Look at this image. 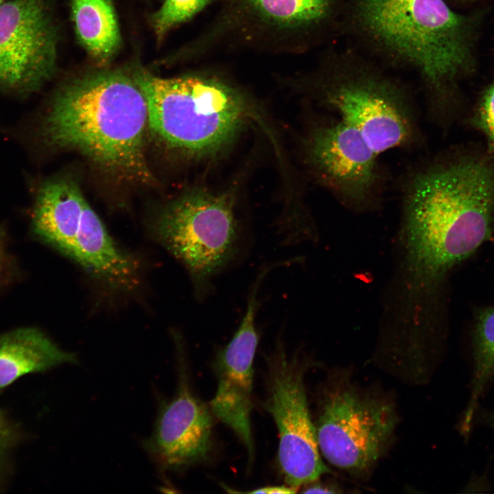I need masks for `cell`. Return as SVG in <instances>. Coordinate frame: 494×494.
Listing matches in <instances>:
<instances>
[{
  "label": "cell",
  "mask_w": 494,
  "mask_h": 494,
  "mask_svg": "<svg viewBox=\"0 0 494 494\" xmlns=\"http://www.w3.org/2000/svg\"><path fill=\"white\" fill-rule=\"evenodd\" d=\"M132 78L146 102L149 129L167 148L189 156L220 152L248 115L242 91L213 69L171 78L137 71Z\"/></svg>",
  "instance_id": "obj_5"
},
{
  "label": "cell",
  "mask_w": 494,
  "mask_h": 494,
  "mask_svg": "<svg viewBox=\"0 0 494 494\" xmlns=\"http://www.w3.org/2000/svg\"><path fill=\"white\" fill-rule=\"evenodd\" d=\"M263 279L257 277L248 298L246 312L231 341L218 352L215 368L217 388L210 402L213 413L231 427L245 445L249 458L253 453L250 426L252 408L253 360L259 342L255 318L258 294Z\"/></svg>",
  "instance_id": "obj_12"
},
{
  "label": "cell",
  "mask_w": 494,
  "mask_h": 494,
  "mask_svg": "<svg viewBox=\"0 0 494 494\" xmlns=\"http://www.w3.org/2000/svg\"><path fill=\"white\" fill-rule=\"evenodd\" d=\"M3 234L0 231V272L1 270L3 265Z\"/></svg>",
  "instance_id": "obj_23"
},
{
  "label": "cell",
  "mask_w": 494,
  "mask_h": 494,
  "mask_svg": "<svg viewBox=\"0 0 494 494\" xmlns=\"http://www.w3.org/2000/svg\"><path fill=\"white\" fill-rule=\"evenodd\" d=\"M87 204L78 184L54 178L38 188L32 211L34 232L44 242L72 258L74 243Z\"/></svg>",
  "instance_id": "obj_14"
},
{
  "label": "cell",
  "mask_w": 494,
  "mask_h": 494,
  "mask_svg": "<svg viewBox=\"0 0 494 494\" xmlns=\"http://www.w3.org/2000/svg\"><path fill=\"white\" fill-rule=\"evenodd\" d=\"M338 37L388 69L412 73L432 95L474 67L471 23L444 0H348Z\"/></svg>",
  "instance_id": "obj_2"
},
{
  "label": "cell",
  "mask_w": 494,
  "mask_h": 494,
  "mask_svg": "<svg viewBox=\"0 0 494 494\" xmlns=\"http://www.w3.org/2000/svg\"><path fill=\"white\" fill-rule=\"evenodd\" d=\"M296 491L289 486H265L248 491L249 493H263V494H287L294 493Z\"/></svg>",
  "instance_id": "obj_22"
},
{
  "label": "cell",
  "mask_w": 494,
  "mask_h": 494,
  "mask_svg": "<svg viewBox=\"0 0 494 494\" xmlns=\"http://www.w3.org/2000/svg\"><path fill=\"white\" fill-rule=\"evenodd\" d=\"M94 277L121 290L137 283V263L113 240L87 203L76 234L72 258Z\"/></svg>",
  "instance_id": "obj_15"
},
{
  "label": "cell",
  "mask_w": 494,
  "mask_h": 494,
  "mask_svg": "<svg viewBox=\"0 0 494 494\" xmlns=\"http://www.w3.org/2000/svg\"><path fill=\"white\" fill-rule=\"evenodd\" d=\"M281 340H277L274 351L267 357L264 407L279 432L281 472L287 485L296 491L329 470L320 456L316 427L307 404L304 385L307 363L296 354L289 355Z\"/></svg>",
  "instance_id": "obj_9"
},
{
  "label": "cell",
  "mask_w": 494,
  "mask_h": 494,
  "mask_svg": "<svg viewBox=\"0 0 494 494\" xmlns=\"http://www.w3.org/2000/svg\"><path fill=\"white\" fill-rule=\"evenodd\" d=\"M315 425L319 450L332 465L351 475H366L392 440L399 416L394 401L362 387L346 370L327 378Z\"/></svg>",
  "instance_id": "obj_7"
},
{
  "label": "cell",
  "mask_w": 494,
  "mask_h": 494,
  "mask_svg": "<svg viewBox=\"0 0 494 494\" xmlns=\"http://www.w3.org/2000/svg\"><path fill=\"white\" fill-rule=\"evenodd\" d=\"M77 34L93 57L108 59L117 49L120 35L109 0H72Z\"/></svg>",
  "instance_id": "obj_17"
},
{
  "label": "cell",
  "mask_w": 494,
  "mask_h": 494,
  "mask_svg": "<svg viewBox=\"0 0 494 494\" xmlns=\"http://www.w3.org/2000/svg\"><path fill=\"white\" fill-rule=\"evenodd\" d=\"M486 419L487 422L494 428V414L488 416Z\"/></svg>",
  "instance_id": "obj_25"
},
{
  "label": "cell",
  "mask_w": 494,
  "mask_h": 494,
  "mask_svg": "<svg viewBox=\"0 0 494 494\" xmlns=\"http://www.w3.org/2000/svg\"><path fill=\"white\" fill-rule=\"evenodd\" d=\"M209 409L191 392L180 363L176 392L161 402L153 432L144 446L165 469L178 470L204 460L212 446Z\"/></svg>",
  "instance_id": "obj_13"
},
{
  "label": "cell",
  "mask_w": 494,
  "mask_h": 494,
  "mask_svg": "<svg viewBox=\"0 0 494 494\" xmlns=\"http://www.w3.org/2000/svg\"><path fill=\"white\" fill-rule=\"evenodd\" d=\"M474 365L471 398L461 424L465 434L471 427L479 398L494 377V308L486 309L478 316L474 334Z\"/></svg>",
  "instance_id": "obj_18"
},
{
  "label": "cell",
  "mask_w": 494,
  "mask_h": 494,
  "mask_svg": "<svg viewBox=\"0 0 494 494\" xmlns=\"http://www.w3.org/2000/svg\"><path fill=\"white\" fill-rule=\"evenodd\" d=\"M307 152L317 178L341 203L357 210L375 204L380 185L378 154L357 129L340 119L316 127Z\"/></svg>",
  "instance_id": "obj_11"
},
{
  "label": "cell",
  "mask_w": 494,
  "mask_h": 494,
  "mask_svg": "<svg viewBox=\"0 0 494 494\" xmlns=\"http://www.w3.org/2000/svg\"><path fill=\"white\" fill-rule=\"evenodd\" d=\"M389 70L350 45L327 49L306 77L321 104L357 129L378 155L417 137L408 89Z\"/></svg>",
  "instance_id": "obj_4"
},
{
  "label": "cell",
  "mask_w": 494,
  "mask_h": 494,
  "mask_svg": "<svg viewBox=\"0 0 494 494\" xmlns=\"http://www.w3.org/2000/svg\"><path fill=\"white\" fill-rule=\"evenodd\" d=\"M154 236L187 270L198 298L239 253L242 234L233 196L204 190L187 192L167 204Z\"/></svg>",
  "instance_id": "obj_8"
},
{
  "label": "cell",
  "mask_w": 494,
  "mask_h": 494,
  "mask_svg": "<svg viewBox=\"0 0 494 494\" xmlns=\"http://www.w3.org/2000/svg\"><path fill=\"white\" fill-rule=\"evenodd\" d=\"M214 0H165L153 16V24L159 38L170 29L191 19L212 5Z\"/></svg>",
  "instance_id": "obj_19"
},
{
  "label": "cell",
  "mask_w": 494,
  "mask_h": 494,
  "mask_svg": "<svg viewBox=\"0 0 494 494\" xmlns=\"http://www.w3.org/2000/svg\"><path fill=\"white\" fill-rule=\"evenodd\" d=\"M146 102L133 78L119 71L87 75L53 97L39 133L54 149L75 150L106 170L154 182L145 154Z\"/></svg>",
  "instance_id": "obj_3"
},
{
  "label": "cell",
  "mask_w": 494,
  "mask_h": 494,
  "mask_svg": "<svg viewBox=\"0 0 494 494\" xmlns=\"http://www.w3.org/2000/svg\"><path fill=\"white\" fill-rule=\"evenodd\" d=\"M3 2V0H0V5Z\"/></svg>",
  "instance_id": "obj_26"
},
{
  "label": "cell",
  "mask_w": 494,
  "mask_h": 494,
  "mask_svg": "<svg viewBox=\"0 0 494 494\" xmlns=\"http://www.w3.org/2000/svg\"><path fill=\"white\" fill-rule=\"evenodd\" d=\"M493 217L494 174L483 161L416 172L404 196L405 301L422 305L452 267L491 239Z\"/></svg>",
  "instance_id": "obj_1"
},
{
  "label": "cell",
  "mask_w": 494,
  "mask_h": 494,
  "mask_svg": "<svg viewBox=\"0 0 494 494\" xmlns=\"http://www.w3.org/2000/svg\"><path fill=\"white\" fill-rule=\"evenodd\" d=\"M480 126L494 152V82L485 92L478 111Z\"/></svg>",
  "instance_id": "obj_20"
},
{
  "label": "cell",
  "mask_w": 494,
  "mask_h": 494,
  "mask_svg": "<svg viewBox=\"0 0 494 494\" xmlns=\"http://www.w3.org/2000/svg\"><path fill=\"white\" fill-rule=\"evenodd\" d=\"M5 434V427L3 426V423L0 421V445H1V443L3 442V439H4Z\"/></svg>",
  "instance_id": "obj_24"
},
{
  "label": "cell",
  "mask_w": 494,
  "mask_h": 494,
  "mask_svg": "<svg viewBox=\"0 0 494 494\" xmlns=\"http://www.w3.org/2000/svg\"><path fill=\"white\" fill-rule=\"evenodd\" d=\"M348 0H214L216 12L191 49L203 60L221 52L298 55L338 38Z\"/></svg>",
  "instance_id": "obj_6"
},
{
  "label": "cell",
  "mask_w": 494,
  "mask_h": 494,
  "mask_svg": "<svg viewBox=\"0 0 494 494\" xmlns=\"http://www.w3.org/2000/svg\"><path fill=\"white\" fill-rule=\"evenodd\" d=\"M56 31L48 0L0 5V88L18 95L38 91L54 75Z\"/></svg>",
  "instance_id": "obj_10"
},
{
  "label": "cell",
  "mask_w": 494,
  "mask_h": 494,
  "mask_svg": "<svg viewBox=\"0 0 494 494\" xmlns=\"http://www.w3.org/2000/svg\"><path fill=\"white\" fill-rule=\"evenodd\" d=\"M303 493H337L342 492L336 484L318 482V479L304 485Z\"/></svg>",
  "instance_id": "obj_21"
},
{
  "label": "cell",
  "mask_w": 494,
  "mask_h": 494,
  "mask_svg": "<svg viewBox=\"0 0 494 494\" xmlns=\"http://www.w3.org/2000/svg\"><path fill=\"white\" fill-rule=\"evenodd\" d=\"M67 363H77L76 355L61 349L38 329L23 327L0 335V389L26 374Z\"/></svg>",
  "instance_id": "obj_16"
}]
</instances>
